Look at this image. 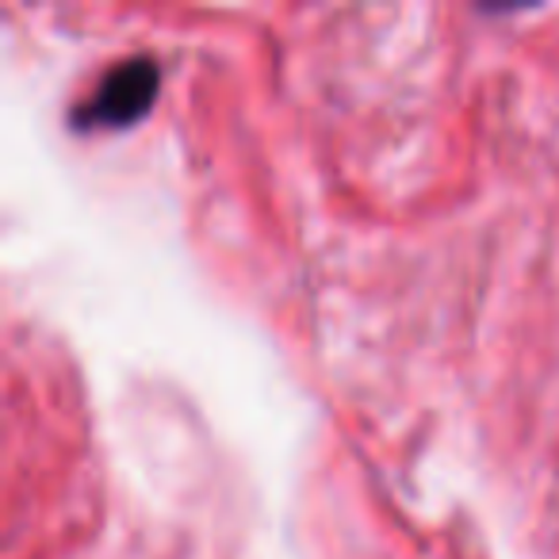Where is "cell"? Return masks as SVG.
<instances>
[{
	"label": "cell",
	"instance_id": "obj_1",
	"mask_svg": "<svg viewBox=\"0 0 559 559\" xmlns=\"http://www.w3.org/2000/svg\"><path fill=\"white\" fill-rule=\"evenodd\" d=\"M154 93H157V62H150V58H131V62L116 66V70L96 85L88 104L78 111V119L85 127H123L150 108Z\"/></svg>",
	"mask_w": 559,
	"mask_h": 559
}]
</instances>
